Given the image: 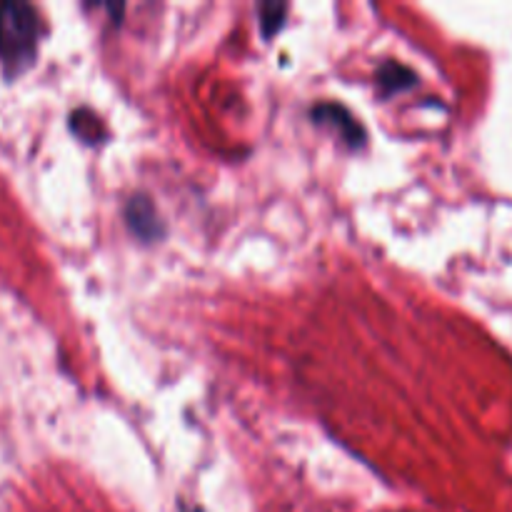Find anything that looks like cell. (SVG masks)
<instances>
[{"mask_svg": "<svg viewBox=\"0 0 512 512\" xmlns=\"http://www.w3.org/2000/svg\"><path fill=\"white\" fill-rule=\"evenodd\" d=\"M40 18L33 5L0 3V63L8 75L23 73L38 55Z\"/></svg>", "mask_w": 512, "mask_h": 512, "instance_id": "1", "label": "cell"}, {"mask_svg": "<svg viewBox=\"0 0 512 512\" xmlns=\"http://www.w3.org/2000/svg\"><path fill=\"white\" fill-rule=\"evenodd\" d=\"M125 218H128L133 233L140 235L143 240H153L158 235V213H155L153 203L145 195L130 198L128 208H125Z\"/></svg>", "mask_w": 512, "mask_h": 512, "instance_id": "3", "label": "cell"}, {"mask_svg": "<svg viewBox=\"0 0 512 512\" xmlns=\"http://www.w3.org/2000/svg\"><path fill=\"white\" fill-rule=\"evenodd\" d=\"M260 20H263V33L270 35L283 25L285 13H288V5L285 3H263L260 5Z\"/></svg>", "mask_w": 512, "mask_h": 512, "instance_id": "5", "label": "cell"}, {"mask_svg": "<svg viewBox=\"0 0 512 512\" xmlns=\"http://www.w3.org/2000/svg\"><path fill=\"white\" fill-rule=\"evenodd\" d=\"M313 118H315V123H323V125H330V128H338L340 138H343L348 145H353V148H355V145H363L365 130L360 128V125L353 120V115H350L345 108H340V105H333V103L315 105Z\"/></svg>", "mask_w": 512, "mask_h": 512, "instance_id": "2", "label": "cell"}, {"mask_svg": "<svg viewBox=\"0 0 512 512\" xmlns=\"http://www.w3.org/2000/svg\"><path fill=\"white\" fill-rule=\"evenodd\" d=\"M415 83V73L403 63H385L378 70V85L383 93H400Z\"/></svg>", "mask_w": 512, "mask_h": 512, "instance_id": "4", "label": "cell"}]
</instances>
